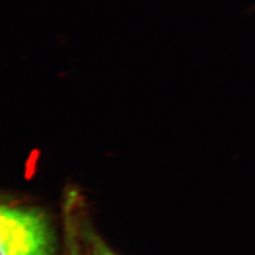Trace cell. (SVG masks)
<instances>
[{
	"instance_id": "1",
	"label": "cell",
	"mask_w": 255,
	"mask_h": 255,
	"mask_svg": "<svg viewBox=\"0 0 255 255\" xmlns=\"http://www.w3.org/2000/svg\"><path fill=\"white\" fill-rule=\"evenodd\" d=\"M55 236L36 209L0 204V255H53Z\"/></svg>"
},
{
	"instance_id": "2",
	"label": "cell",
	"mask_w": 255,
	"mask_h": 255,
	"mask_svg": "<svg viewBox=\"0 0 255 255\" xmlns=\"http://www.w3.org/2000/svg\"><path fill=\"white\" fill-rule=\"evenodd\" d=\"M65 243L66 254L65 255H82L80 238L78 236L79 230L77 228L74 217L71 216V209L67 206L66 220H65Z\"/></svg>"
},
{
	"instance_id": "3",
	"label": "cell",
	"mask_w": 255,
	"mask_h": 255,
	"mask_svg": "<svg viewBox=\"0 0 255 255\" xmlns=\"http://www.w3.org/2000/svg\"><path fill=\"white\" fill-rule=\"evenodd\" d=\"M82 237L86 242L89 255H116L92 229H82Z\"/></svg>"
}]
</instances>
